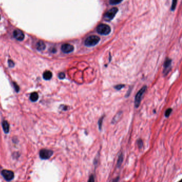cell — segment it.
Masks as SVG:
<instances>
[{"instance_id": "cell-1", "label": "cell", "mask_w": 182, "mask_h": 182, "mask_svg": "<svg viewBox=\"0 0 182 182\" xmlns=\"http://www.w3.org/2000/svg\"><path fill=\"white\" fill-rule=\"evenodd\" d=\"M100 41V38L97 35H91L88 37L85 41L84 44L87 47H93L96 46Z\"/></svg>"}, {"instance_id": "cell-2", "label": "cell", "mask_w": 182, "mask_h": 182, "mask_svg": "<svg viewBox=\"0 0 182 182\" xmlns=\"http://www.w3.org/2000/svg\"><path fill=\"white\" fill-rule=\"evenodd\" d=\"M118 11V9L116 7L112 8L108 10L104 16V19L105 21L109 22L112 21L115 16L117 13Z\"/></svg>"}, {"instance_id": "cell-3", "label": "cell", "mask_w": 182, "mask_h": 182, "mask_svg": "<svg viewBox=\"0 0 182 182\" xmlns=\"http://www.w3.org/2000/svg\"><path fill=\"white\" fill-rule=\"evenodd\" d=\"M96 30L97 33L101 35H108L111 32V27L108 25L101 24L97 26Z\"/></svg>"}, {"instance_id": "cell-4", "label": "cell", "mask_w": 182, "mask_h": 182, "mask_svg": "<svg viewBox=\"0 0 182 182\" xmlns=\"http://www.w3.org/2000/svg\"><path fill=\"white\" fill-rule=\"evenodd\" d=\"M147 89L146 86H144L137 93L136 96H135V106L136 108H138V106L140 105L141 98L145 93V92H146V90Z\"/></svg>"}, {"instance_id": "cell-5", "label": "cell", "mask_w": 182, "mask_h": 182, "mask_svg": "<svg viewBox=\"0 0 182 182\" xmlns=\"http://www.w3.org/2000/svg\"><path fill=\"white\" fill-rule=\"evenodd\" d=\"M53 155V151L48 149L41 150L40 152V156L42 159L46 160L49 159Z\"/></svg>"}, {"instance_id": "cell-6", "label": "cell", "mask_w": 182, "mask_h": 182, "mask_svg": "<svg viewBox=\"0 0 182 182\" xmlns=\"http://www.w3.org/2000/svg\"><path fill=\"white\" fill-rule=\"evenodd\" d=\"M1 174L4 178L8 181L11 180L14 177V173L11 170H2Z\"/></svg>"}, {"instance_id": "cell-7", "label": "cell", "mask_w": 182, "mask_h": 182, "mask_svg": "<svg viewBox=\"0 0 182 182\" xmlns=\"http://www.w3.org/2000/svg\"><path fill=\"white\" fill-rule=\"evenodd\" d=\"M13 37L18 41H22L25 38V35L24 33L19 29L14 30L13 32Z\"/></svg>"}, {"instance_id": "cell-8", "label": "cell", "mask_w": 182, "mask_h": 182, "mask_svg": "<svg viewBox=\"0 0 182 182\" xmlns=\"http://www.w3.org/2000/svg\"><path fill=\"white\" fill-rule=\"evenodd\" d=\"M74 48L73 46L68 43H65L63 44L61 47L62 51L65 53H68L72 52L74 50Z\"/></svg>"}, {"instance_id": "cell-9", "label": "cell", "mask_w": 182, "mask_h": 182, "mask_svg": "<svg viewBox=\"0 0 182 182\" xmlns=\"http://www.w3.org/2000/svg\"><path fill=\"white\" fill-rule=\"evenodd\" d=\"M36 48L38 50L41 51H43L45 50L46 46V44L42 41H40L39 42H37L36 44Z\"/></svg>"}, {"instance_id": "cell-10", "label": "cell", "mask_w": 182, "mask_h": 182, "mask_svg": "<svg viewBox=\"0 0 182 182\" xmlns=\"http://www.w3.org/2000/svg\"><path fill=\"white\" fill-rule=\"evenodd\" d=\"M52 76V73L49 70H47V71H46L43 73V78L46 80H49L51 79Z\"/></svg>"}, {"instance_id": "cell-11", "label": "cell", "mask_w": 182, "mask_h": 182, "mask_svg": "<svg viewBox=\"0 0 182 182\" xmlns=\"http://www.w3.org/2000/svg\"><path fill=\"white\" fill-rule=\"evenodd\" d=\"M2 128L6 133H8L9 131V124L7 121H3L2 123Z\"/></svg>"}, {"instance_id": "cell-12", "label": "cell", "mask_w": 182, "mask_h": 182, "mask_svg": "<svg viewBox=\"0 0 182 182\" xmlns=\"http://www.w3.org/2000/svg\"><path fill=\"white\" fill-rule=\"evenodd\" d=\"M29 98L32 102H35L38 100V99L39 98V95H38L37 93H36V92L33 93L31 95Z\"/></svg>"}, {"instance_id": "cell-13", "label": "cell", "mask_w": 182, "mask_h": 182, "mask_svg": "<svg viewBox=\"0 0 182 182\" xmlns=\"http://www.w3.org/2000/svg\"><path fill=\"white\" fill-rule=\"evenodd\" d=\"M123 154L121 153L119 155L118 159V161H117V166L118 168H120L121 167L122 163V162H123Z\"/></svg>"}, {"instance_id": "cell-14", "label": "cell", "mask_w": 182, "mask_h": 182, "mask_svg": "<svg viewBox=\"0 0 182 182\" xmlns=\"http://www.w3.org/2000/svg\"><path fill=\"white\" fill-rule=\"evenodd\" d=\"M171 64V60L170 59H166V60L165 62V64H164V67H165V71L166 72L167 69H169L170 65Z\"/></svg>"}, {"instance_id": "cell-15", "label": "cell", "mask_w": 182, "mask_h": 182, "mask_svg": "<svg viewBox=\"0 0 182 182\" xmlns=\"http://www.w3.org/2000/svg\"><path fill=\"white\" fill-rule=\"evenodd\" d=\"M121 114H122V112H121L118 113L117 114V115H115V116L113 118L112 121V123L114 124V123H115L116 122H117V121L119 120V119L121 117Z\"/></svg>"}, {"instance_id": "cell-16", "label": "cell", "mask_w": 182, "mask_h": 182, "mask_svg": "<svg viewBox=\"0 0 182 182\" xmlns=\"http://www.w3.org/2000/svg\"><path fill=\"white\" fill-rule=\"evenodd\" d=\"M103 119H104V116L101 117L100 118V119L98 121V127H99V129L100 130H102V124H103Z\"/></svg>"}, {"instance_id": "cell-17", "label": "cell", "mask_w": 182, "mask_h": 182, "mask_svg": "<svg viewBox=\"0 0 182 182\" xmlns=\"http://www.w3.org/2000/svg\"><path fill=\"white\" fill-rule=\"evenodd\" d=\"M137 143L139 149H141L143 146V141L141 139H139L137 141Z\"/></svg>"}, {"instance_id": "cell-18", "label": "cell", "mask_w": 182, "mask_h": 182, "mask_svg": "<svg viewBox=\"0 0 182 182\" xmlns=\"http://www.w3.org/2000/svg\"><path fill=\"white\" fill-rule=\"evenodd\" d=\"M122 2V1H118V0H111L109 3L111 5H115Z\"/></svg>"}, {"instance_id": "cell-19", "label": "cell", "mask_w": 182, "mask_h": 182, "mask_svg": "<svg viewBox=\"0 0 182 182\" xmlns=\"http://www.w3.org/2000/svg\"><path fill=\"white\" fill-rule=\"evenodd\" d=\"M171 112H172V109H171V108H168L167 110H166V112H165V117H166V118L169 117V115H170Z\"/></svg>"}, {"instance_id": "cell-20", "label": "cell", "mask_w": 182, "mask_h": 182, "mask_svg": "<svg viewBox=\"0 0 182 182\" xmlns=\"http://www.w3.org/2000/svg\"><path fill=\"white\" fill-rule=\"evenodd\" d=\"M88 182H95V178L93 175H91L90 176Z\"/></svg>"}, {"instance_id": "cell-21", "label": "cell", "mask_w": 182, "mask_h": 182, "mask_svg": "<svg viewBox=\"0 0 182 182\" xmlns=\"http://www.w3.org/2000/svg\"><path fill=\"white\" fill-rule=\"evenodd\" d=\"M124 87V85L123 84H119V85H117L115 87H114V88L118 90H119L122 88H123Z\"/></svg>"}, {"instance_id": "cell-22", "label": "cell", "mask_w": 182, "mask_h": 182, "mask_svg": "<svg viewBox=\"0 0 182 182\" xmlns=\"http://www.w3.org/2000/svg\"><path fill=\"white\" fill-rule=\"evenodd\" d=\"M58 77H59V78L60 79H64L65 77V74L64 73L61 72V73H60L59 74Z\"/></svg>"}, {"instance_id": "cell-23", "label": "cell", "mask_w": 182, "mask_h": 182, "mask_svg": "<svg viewBox=\"0 0 182 182\" xmlns=\"http://www.w3.org/2000/svg\"><path fill=\"white\" fill-rule=\"evenodd\" d=\"M176 4H177V1H173V3H172V6H171V10H174L175 9V7L176 6Z\"/></svg>"}, {"instance_id": "cell-24", "label": "cell", "mask_w": 182, "mask_h": 182, "mask_svg": "<svg viewBox=\"0 0 182 182\" xmlns=\"http://www.w3.org/2000/svg\"><path fill=\"white\" fill-rule=\"evenodd\" d=\"M8 63H9V66L10 67H13L14 66V63H13V61H12L11 60H9V62H8Z\"/></svg>"}, {"instance_id": "cell-25", "label": "cell", "mask_w": 182, "mask_h": 182, "mask_svg": "<svg viewBox=\"0 0 182 182\" xmlns=\"http://www.w3.org/2000/svg\"><path fill=\"white\" fill-rule=\"evenodd\" d=\"M119 180V177H117L115 178H114V179H113L112 182H118Z\"/></svg>"}, {"instance_id": "cell-26", "label": "cell", "mask_w": 182, "mask_h": 182, "mask_svg": "<svg viewBox=\"0 0 182 182\" xmlns=\"http://www.w3.org/2000/svg\"><path fill=\"white\" fill-rule=\"evenodd\" d=\"M14 84L15 85L14 87H15V89H16V92H18V91H19V87H18V86L15 83H14Z\"/></svg>"}, {"instance_id": "cell-27", "label": "cell", "mask_w": 182, "mask_h": 182, "mask_svg": "<svg viewBox=\"0 0 182 182\" xmlns=\"http://www.w3.org/2000/svg\"><path fill=\"white\" fill-rule=\"evenodd\" d=\"M178 182H182V181H181V180H179Z\"/></svg>"}, {"instance_id": "cell-28", "label": "cell", "mask_w": 182, "mask_h": 182, "mask_svg": "<svg viewBox=\"0 0 182 182\" xmlns=\"http://www.w3.org/2000/svg\"><path fill=\"white\" fill-rule=\"evenodd\" d=\"M0 19H1V16H0Z\"/></svg>"}]
</instances>
